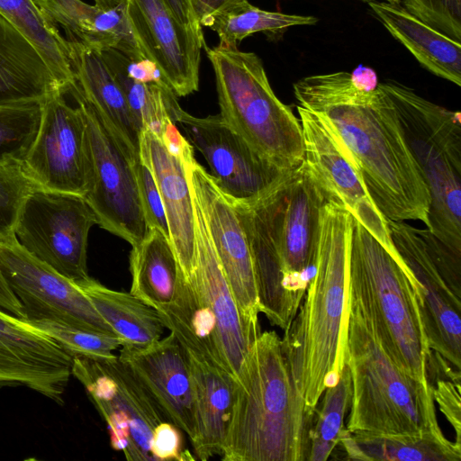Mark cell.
Segmentation results:
<instances>
[{
  "instance_id": "6da1fadb",
  "label": "cell",
  "mask_w": 461,
  "mask_h": 461,
  "mask_svg": "<svg viewBox=\"0 0 461 461\" xmlns=\"http://www.w3.org/2000/svg\"><path fill=\"white\" fill-rule=\"evenodd\" d=\"M294 94L298 105L323 117L348 148L386 219L429 228V189L373 68L304 77L294 84Z\"/></svg>"
},
{
  "instance_id": "7a4b0ae2",
  "label": "cell",
  "mask_w": 461,
  "mask_h": 461,
  "mask_svg": "<svg viewBox=\"0 0 461 461\" xmlns=\"http://www.w3.org/2000/svg\"><path fill=\"white\" fill-rule=\"evenodd\" d=\"M352 214L334 198L321 207L313 275L281 345L292 377L312 408L347 362V283Z\"/></svg>"
},
{
  "instance_id": "3957f363",
  "label": "cell",
  "mask_w": 461,
  "mask_h": 461,
  "mask_svg": "<svg viewBox=\"0 0 461 461\" xmlns=\"http://www.w3.org/2000/svg\"><path fill=\"white\" fill-rule=\"evenodd\" d=\"M315 408L298 392L279 336L260 332L234 383L221 459L308 461Z\"/></svg>"
},
{
  "instance_id": "277c9868",
  "label": "cell",
  "mask_w": 461,
  "mask_h": 461,
  "mask_svg": "<svg viewBox=\"0 0 461 461\" xmlns=\"http://www.w3.org/2000/svg\"><path fill=\"white\" fill-rule=\"evenodd\" d=\"M347 304L367 321L384 352L401 370L429 384L433 352L410 271L354 217Z\"/></svg>"
},
{
  "instance_id": "5b68a950",
  "label": "cell",
  "mask_w": 461,
  "mask_h": 461,
  "mask_svg": "<svg viewBox=\"0 0 461 461\" xmlns=\"http://www.w3.org/2000/svg\"><path fill=\"white\" fill-rule=\"evenodd\" d=\"M347 365L351 400L350 433L414 435L443 433L430 384L401 370L387 356L367 321L348 306Z\"/></svg>"
},
{
  "instance_id": "8992f818",
  "label": "cell",
  "mask_w": 461,
  "mask_h": 461,
  "mask_svg": "<svg viewBox=\"0 0 461 461\" xmlns=\"http://www.w3.org/2000/svg\"><path fill=\"white\" fill-rule=\"evenodd\" d=\"M399 121L430 196L429 230L461 255V118L394 80L379 83Z\"/></svg>"
},
{
  "instance_id": "52a82bcc",
  "label": "cell",
  "mask_w": 461,
  "mask_h": 461,
  "mask_svg": "<svg viewBox=\"0 0 461 461\" xmlns=\"http://www.w3.org/2000/svg\"><path fill=\"white\" fill-rule=\"evenodd\" d=\"M206 50L221 117L280 170L297 167L304 160L300 121L276 95L260 58L219 45Z\"/></svg>"
},
{
  "instance_id": "ba28073f",
  "label": "cell",
  "mask_w": 461,
  "mask_h": 461,
  "mask_svg": "<svg viewBox=\"0 0 461 461\" xmlns=\"http://www.w3.org/2000/svg\"><path fill=\"white\" fill-rule=\"evenodd\" d=\"M391 239L411 272L430 349L461 368V255L429 229L388 220Z\"/></svg>"
},
{
  "instance_id": "9c48e42d",
  "label": "cell",
  "mask_w": 461,
  "mask_h": 461,
  "mask_svg": "<svg viewBox=\"0 0 461 461\" xmlns=\"http://www.w3.org/2000/svg\"><path fill=\"white\" fill-rule=\"evenodd\" d=\"M330 198L303 160L252 203L264 223L296 312L314 272L320 210Z\"/></svg>"
},
{
  "instance_id": "30bf717a",
  "label": "cell",
  "mask_w": 461,
  "mask_h": 461,
  "mask_svg": "<svg viewBox=\"0 0 461 461\" xmlns=\"http://www.w3.org/2000/svg\"><path fill=\"white\" fill-rule=\"evenodd\" d=\"M71 375L105 421L110 443L128 461H154V429L167 420L151 396L117 356L72 357Z\"/></svg>"
},
{
  "instance_id": "8fae6325",
  "label": "cell",
  "mask_w": 461,
  "mask_h": 461,
  "mask_svg": "<svg viewBox=\"0 0 461 461\" xmlns=\"http://www.w3.org/2000/svg\"><path fill=\"white\" fill-rule=\"evenodd\" d=\"M96 217L84 196L32 190L14 227L18 243L32 256L72 281L89 277L87 243Z\"/></svg>"
},
{
  "instance_id": "7c38bea8",
  "label": "cell",
  "mask_w": 461,
  "mask_h": 461,
  "mask_svg": "<svg viewBox=\"0 0 461 461\" xmlns=\"http://www.w3.org/2000/svg\"><path fill=\"white\" fill-rule=\"evenodd\" d=\"M82 110L91 158L92 176L84 196L97 224L137 245L146 235L145 221L133 160L106 128L93 106L75 91L70 93Z\"/></svg>"
},
{
  "instance_id": "4fadbf2b",
  "label": "cell",
  "mask_w": 461,
  "mask_h": 461,
  "mask_svg": "<svg viewBox=\"0 0 461 461\" xmlns=\"http://www.w3.org/2000/svg\"><path fill=\"white\" fill-rule=\"evenodd\" d=\"M171 118L206 160L215 185L235 203L257 202L286 173L259 154L220 114L196 117L178 104Z\"/></svg>"
},
{
  "instance_id": "5bb4252c",
  "label": "cell",
  "mask_w": 461,
  "mask_h": 461,
  "mask_svg": "<svg viewBox=\"0 0 461 461\" xmlns=\"http://www.w3.org/2000/svg\"><path fill=\"white\" fill-rule=\"evenodd\" d=\"M0 273L20 301L25 320H50L116 336L76 283L25 250L14 233L0 238Z\"/></svg>"
},
{
  "instance_id": "9a60e30c",
  "label": "cell",
  "mask_w": 461,
  "mask_h": 461,
  "mask_svg": "<svg viewBox=\"0 0 461 461\" xmlns=\"http://www.w3.org/2000/svg\"><path fill=\"white\" fill-rule=\"evenodd\" d=\"M303 130L304 161L321 185L340 203L403 267L393 244L388 221L375 203L352 153L328 122L297 105Z\"/></svg>"
},
{
  "instance_id": "2e32d148",
  "label": "cell",
  "mask_w": 461,
  "mask_h": 461,
  "mask_svg": "<svg viewBox=\"0 0 461 461\" xmlns=\"http://www.w3.org/2000/svg\"><path fill=\"white\" fill-rule=\"evenodd\" d=\"M64 95L43 101L40 127L23 163L39 188L85 196L92 176L86 123L80 107Z\"/></svg>"
},
{
  "instance_id": "e0dca14e",
  "label": "cell",
  "mask_w": 461,
  "mask_h": 461,
  "mask_svg": "<svg viewBox=\"0 0 461 461\" xmlns=\"http://www.w3.org/2000/svg\"><path fill=\"white\" fill-rule=\"evenodd\" d=\"M187 177L202 207L225 278L243 318L258 324L259 305L249 240L236 205L215 185L194 157Z\"/></svg>"
},
{
  "instance_id": "ac0fdd59",
  "label": "cell",
  "mask_w": 461,
  "mask_h": 461,
  "mask_svg": "<svg viewBox=\"0 0 461 461\" xmlns=\"http://www.w3.org/2000/svg\"><path fill=\"white\" fill-rule=\"evenodd\" d=\"M124 5L139 47L175 95L197 91L203 34L183 24L165 0H124Z\"/></svg>"
},
{
  "instance_id": "d6986e66",
  "label": "cell",
  "mask_w": 461,
  "mask_h": 461,
  "mask_svg": "<svg viewBox=\"0 0 461 461\" xmlns=\"http://www.w3.org/2000/svg\"><path fill=\"white\" fill-rule=\"evenodd\" d=\"M71 367L72 356L52 337L0 308V389L27 387L63 405Z\"/></svg>"
},
{
  "instance_id": "ffe728a7",
  "label": "cell",
  "mask_w": 461,
  "mask_h": 461,
  "mask_svg": "<svg viewBox=\"0 0 461 461\" xmlns=\"http://www.w3.org/2000/svg\"><path fill=\"white\" fill-rule=\"evenodd\" d=\"M191 191L195 242L189 280L214 316L218 350L225 369L236 383L250 347L260 334V327L243 318L217 258L200 203L192 187Z\"/></svg>"
},
{
  "instance_id": "44dd1931",
  "label": "cell",
  "mask_w": 461,
  "mask_h": 461,
  "mask_svg": "<svg viewBox=\"0 0 461 461\" xmlns=\"http://www.w3.org/2000/svg\"><path fill=\"white\" fill-rule=\"evenodd\" d=\"M185 137L164 141L149 129L141 132L140 158L157 184L166 212L169 241L181 274L188 281L194 260V212L186 164L194 157Z\"/></svg>"
},
{
  "instance_id": "7402d4cb",
  "label": "cell",
  "mask_w": 461,
  "mask_h": 461,
  "mask_svg": "<svg viewBox=\"0 0 461 461\" xmlns=\"http://www.w3.org/2000/svg\"><path fill=\"white\" fill-rule=\"evenodd\" d=\"M119 359L125 364L151 396L165 419L191 442L195 438L194 390L184 349L176 336L141 348L122 347Z\"/></svg>"
},
{
  "instance_id": "603a6c76",
  "label": "cell",
  "mask_w": 461,
  "mask_h": 461,
  "mask_svg": "<svg viewBox=\"0 0 461 461\" xmlns=\"http://www.w3.org/2000/svg\"><path fill=\"white\" fill-rule=\"evenodd\" d=\"M43 17L62 28L68 41L96 50L112 48L133 60L147 59L129 23L124 0H32Z\"/></svg>"
},
{
  "instance_id": "cb8c5ba5",
  "label": "cell",
  "mask_w": 461,
  "mask_h": 461,
  "mask_svg": "<svg viewBox=\"0 0 461 461\" xmlns=\"http://www.w3.org/2000/svg\"><path fill=\"white\" fill-rule=\"evenodd\" d=\"M68 41V40H67ZM75 84L70 91L89 103L133 162L140 160L143 128L99 50L68 41Z\"/></svg>"
},
{
  "instance_id": "d4e9b609",
  "label": "cell",
  "mask_w": 461,
  "mask_h": 461,
  "mask_svg": "<svg viewBox=\"0 0 461 461\" xmlns=\"http://www.w3.org/2000/svg\"><path fill=\"white\" fill-rule=\"evenodd\" d=\"M26 35L0 11V104L69 94Z\"/></svg>"
},
{
  "instance_id": "484cf974",
  "label": "cell",
  "mask_w": 461,
  "mask_h": 461,
  "mask_svg": "<svg viewBox=\"0 0 461 461\" xmlns=\"http://www.w3.org/2000/svg\"><path fill=\"white\" fill-rule=\"evenodd\" d=\"M184 349V348H183ZM190 369L194 403V454L205 461L221 456L230 419L234 379L223 368L184 349Z\"/></svg>"
},
{
  "instance_id": "4316f807",
  "label": "cell",
  "mask_w": 461,
  "mask_h": 461,
  "mask_svg": "<svg viewBox=\"0 0 461 461\" xmlns=\"http://www.w3.org/2000/svg\"><path fill=\"white\" fill-rule=\"evenodd\" d=\"M375 16L435 76L461 86V42L424 23L401 3L367 1Z\"/></svg>"
},
{
  "instance_id": "83f0119b",
  "label": "cell",
  "mask_w": 461,
  "mask_h": 461,
  "mask_svg": "<svg viewBox=\"0 0 461 461\" xmlns=\"http://www.w3.org/2000/svg\"><path fill=\"white\" fill-rule=\"evenodd\" d=\"M74 282L113 329L122 347L141 348L161 339L166 327L158 311L130 292L110 289L90 276Z\"/></svg>"
},
{
  "instance_id": "f1b7e54d",
  "label": "cell",
  "mask_w": 461,
  "mask_h": 461,
  "mask_svg": "<svg viewBox=\"0 0 461 461\" xmlns=\"http://www.w3.org/2000/svg\"><path fill=\"white\" fill-rule=\"evenodd\" d=\"M348 459L372 461H460L461 445L443 433L379 435L350 433L346 428L339 442Z\"/></svg>"
},
{
  "instance_id": "f546056e",
  "label": "cell",
  "mask_w": 461,
  "mask_h": 461,
  "mask_svg": "<svg viewBox=\"0 0 461 461\" xmlns=\"http://www.w3.org/2000/svg\"><path fill=\"white\" fill-rule=\"evenodd\" d=\"M131 248L130 293L154 309L171 303L180 268L169 239L158 229H149Z\"/></svg>"
},
{
  "instance_id": "4dcf8cb0",
  "label": "cell",
  "mask_w": 461,
  "mask_h": 461,
  "mask_svg": "<svg viewBox=\"0 0 461 461\" xmlns=\"http://www.w3.org/2000/svg\"><path fill=\"white\" fill-rule=\"evenodd\" d=\"M317 22L312 15L266 11L248 0H240L212 14L201 26H207L217 33L219 46L236 49L240 41L255 32L275 38L291 27L313 25Z\"/></svg>"
},
{
  "instance_id": "1f68e13d",
  "label": "cell",
  "mask_w": 461,
  "mask_h": 461,
  "mask_svg": "<svg viewBox=\"0 0 461 461\" xmlns=\"http://www.w3.org/2000/svg\"><path fill=\"white\" fill-rule=\"evenodd\" d=\"M0 11L34 44L56 77L70 86L74 75L68 41L43 17L32 0H0Z\"/></svg>"
},
{
  "instance_id": "d6a6232c",
  "label": "cell",
  "mask_w": 461,
  "mask_h": 461,
  "mask_svg": "<svg viewBox=\"0 0 461 461\" xmlns=\"http://www.w3.org/2000/svg\"><path fill=\"white\" fill-rule=\"evenodd\" d=\"M315 408L308 461H325L339 442L351 400V377L346 363L336 384L327 387Z\"/></svg>"
},
{
  "instance_id": "836d02e7",
  "label": "cell",
  "mask_w": 461,
  "mask_h": 461,
  "mask_svg": "<svg viewBox=\"0 0 461 461\" xmlns=\"http://www.w3.org/2000/svg\"><path fill=\"white\" fill-rule=\"evenodd\" d=\"M43 101L0 104V166L23 162L40 127Z\"/></svg>"
},
{
  "instance_id": "e575fe53",
  "label": "cell",
  "mask_w": 461,
  "mask_h": 461,
  "mask_svg": "<svg viewBox=\"0 0 461 461\" xmlns=\"http://www.w3.org/2000/svg\"><path fill=\"white\" fill-rule=\"evenodd\" d=\"M52 337L68 354L94 358H105L121 346L117 336L73 327L50 320L28 321Z\"/></svg>"
},
{
  "instance_id": "d590c367",
  "label": "cell",
  "mask_w": 461,
  "mask_h": 461,
  "mask_svg": "<svg viewBox=\"0 0 461 461\" xmlns=\"http://www.w3.org/2000/svg\"><path fill=\"white\" fill-rule=\"evenodd\" d=\"M36 187L23 162L0 166V238L14 233L21 205Z\"/></svg>"
},
{
  "instance_id": "8d00e7d4",
  "label": "cell",
  "mask_w": 461,
  "mask_h": 461,
  "mask_svg": "<svg viewBox=\"0 0 461 461\" xmlns=\"http://www.w3.org/2000/svg\"><path fill=\"white\" fill-rule=\"evenodd\" d=\"M402 5L424 23L461 42V0H402Z\"/></svg>"
},
{
  "instance_id": "74e56055",
  "label": "cell",
  "mask_w": 461,
  "mask_h": 461,
  "mask_svg": "<svg viewBox=\"0 0 461 461\" xmlns=\"http://www.w3.org/2000/svg\"><path fill=\"white\" fill-rule=\"evenodd\" d=\"M134 167L148 230L158 229L169 239L165 208L152 173L140 158L134 163Z\"/></svg>"
},
{
  "instance_id": "f35d334b",
  "label": "cell",
  "mask_w": 461,
  "mask_h": 461,
  "mask_svg": "<svg viewBox=\"0 0 461 461\" xmlns=\"http://www.w3.org/2000/svg\"><path fill=\"white\" fill-rule=\"evenodd\" d=\"M181 429L168 420L156 426L150 441V453L154 461L194 459L183 449Z\"/></svg>"
},
{
  "instance_id": "ab89813d",
  "label": "cell",
  "mask_w": 461,
  "mask_h": 461,
  "mask_svg": "<svg viewBox=\"0 0 461 461\" xmlns=\"http://www.w3.org/2000/svg\"><path fill=\"white\" fill-rule=\"evenodd\" d=\"M176 17L194 32L203 34L199 19L193 8L191 0H165Z\"/></svg>"
},
{
  "instance_id": "60d3db41",
  "label": "cell",
  "mask_w": 461,
  "mask_h": 461,
  "mask_svg": "<svg viewBox=\"0 0 461 461\" xmlns=\"http://www.w3.org/2000/svg\"><path fill=\"white\" fill-rule=\"evenodd\" d=\"M0 308L25 319L23 306L0 273Z\"/></svg>"
},
{
  "instance_id": "b9f144b4",
  "label": "cell",
  "mask_w": 461,
  "mask_h": 461,
  "mask_svg": "<svg viewBox=\"0 0 461 461\" xmlns=\"http://www.w3.org/2000/svg\"><path fill=\"white\" fill-rule=\"evenodd\" d=\"M240 0H191L200 24L212 14Z\"/></svg>"
},
{
  "instance_id": "7bdbcfd3",
  "label": "cell",
  "mask_w": 461,
  "mask_h": 461,
  "mask_svg": "<svg viewBox=\"0 0 461 461\" xmlns=\"http://www.w3.org/2000/svg\"><path fill=\"white\" fill-rule=\"evenodd\" d=\"M369 1V0H367ZM382 1H387V2H392V3H400V0H382Z\"/></svg>"
}]
</instances>
